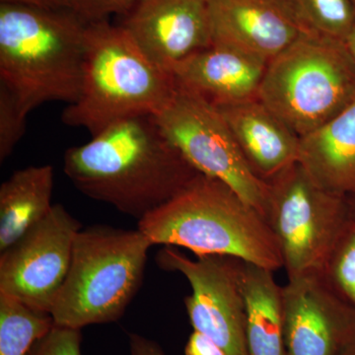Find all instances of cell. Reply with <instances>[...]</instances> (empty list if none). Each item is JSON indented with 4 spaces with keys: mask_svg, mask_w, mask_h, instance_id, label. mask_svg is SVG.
Listing matches in <instances>:
<instances>
[{
    "mask_svg": "<svg viewBox=\"0 0 355 355\" xmlns=\"http://www.w3.org/2000/svg\"><path fill=\"white\" fill-rule=\"evenodd\" d=\"M65 175L92 200L144 218L198 173L165 137L154 116L116 121L65 151Z\"/></svg>",
    "mask_w": 355,
    "mask_h": 355,
    "instance_id": "6da1fadb",
    "label": "cell"
},
{
    "mask_svg": "<svg viewBox=\"0 0 355 355\" xmlns=\"http://www.w3.org/2000/svg\"><path fill=\"white\" fill-rule=\"evenodd\" d=\"M89 21L67 10L0 4V85L26 114L80 94Z\"/></svg>",
    "mask_w": 355,
    "mask_h": 355,
    "instance_id": "7a4b0ae2",
    "label": "cell"
},
{
    "mask_svg": "<svg viewBox=\"0 0 355 355\" xmlns=\"http://www.w3.org/2000/svg\"><path fill=\"white\" fill-rule=\"evenodd\" d=\"M153 245L183 247L197 257L223 256L275 270L284 268L265 217L227 184L198 174L164 205L139 220Z\"/></svg>",
    "mask_w": 355,
    "mask_h": 355,
    "instance_id": "3957f363",
    "label": "cell"
},
{
    "mask_svg": "<svg viewBox=\"0 0 355 355\" xmlns=\"http://www.w3.org/2000/svg\"><path fill=\"white\" fill-rule=\"evenodd\" d=\"M175 91L171 74L153 64L121 26L90 22L80 94L62 120L93 137L125 119L156 116Z\"/></svg>",
    "mask_w": 355,
    "mask_h": 355,
    "instance_id": "277c9868",
    "label": "cell"
},
{
    "mask_svg": "<svg viewBox=\"0 0 355 355\" xmlns=\"http://www.w3.org/2000/svg\"><path fill=\"white\" fill-rule=\"evenodd\" d=\"M151 246L139 229H81L67 279L51 310L55 324L81 330L121 319L141 286Z\"/></svg>",
    "mask_w": 355,
    "mask_h": 355,
    "instance_id": "5b68a950",
    "label": "cell"
},
{
    "mask_svg": "<svg viewBox=\"0 0 355 355\" xmlns=\"http://www.w3.org/2000/svg\"><path fill=\"white\" fill-rule=\"evenodd\" d=\"M258 98L299 137L314 132L355 100V64L347 44L304 33L266 65Z\"/></svg>",
    "mask_w": 355,
    "mask_h": 355,
    "instance_id": "8992f818",
    "label": "cell"
},
{
    "mask_svg": "<svg viewBox=\"0 0 355 355\" xmlns=\"http://www.w3.org/2000/svg\"><path fill=\"white\" fill-rule=\"evenodd\" d=\"M266 220L287 279L322 272L350 219L347 197L326 190L299 162L268 182Z\"/></svg>",
    "mask_w": 355,
    "mask_h": 355,
    "instance_id": "52a82bcc",
    "label": "cell"
},
{
    "mask_svg": "<svg viewBox=\"0 0 355 355\" xmlns=\"http://www.w3.org/2000/svg\"><path fill=\"white\" fill-rule=\"evenodd\" d=\"M155 120L168 140L198 173L218 180L265 217L268 184L248 165L217 107L177 87Z\"/></svg>",
    "mask_w": 355,
    "mask_h": 355,
    "instance_id": "ba28073f",
    "label": "cell"
},
{
    "mask_svg": "<svg viewBox=\"0 0 355 355\" xmlns=\"http://www.w3.org/2000/svg\"><path fill=\"white\" fill-rule=\"evenodd\" d=\"M163 270L182 273L191 287L184 298L193 330L211 338L226 355H251L241 275L243 261L223 256L191 260L171 246L157 254Z\"/></svg>",
    "mask_w": 355,
    "mask_h": 355,
    "instance_id": "9c48e42d",
    "label": "cell"
},
{
    "mask_svg": "<svg viewBox=\"0 0 355 355\" xmlns=\"http://www.w3.org/2000/svg\"><path fill=\"white\" fill-rule=\"evenodd\" d=\"M81 224L62 205L0 253V293L50 313L64 286Z\"/></svg>",
    "mask_w": 355,
    "mask_h": 355,
    "instance_id": "30bf717a",
    "label": "cell"
},
{
    "mask_svg": "<svg viewBox=\"0 0 355 355\" xmlns=\"http://www.w3.org/2000/svg\"><path fill=\"white\" fill-rule=\"evenodd\" d=\"M289 355H342L355 343V308L313 272L282 286Z\"/></svg>",
    "mask_w": 355,
    "mask_h": 355,
    "instance_id": "8fae6325",
    "label": "cell"
},
{
    "mask_svg": "<svg viewBox=\"0 0 355 355\" xmlns=\"http://www.w3.org/2000/svg\"><path fill=\"white\" fill-rule=\"evenodd\" d=\"M120 26L171 76L180 62L212 44L209 0H139Z\"/></svg>",
    "mask_w": 355,
    "mask_h": 355,
    "instance_id": "7c38bea8",
    "label": "cell"
},
{
    "mask_svg": "<svg viewBox=\"0 0 355 355\" xmlns=\"http://www.w3.org/2000/svg\"><path fill=\"white\" fill-rule=\"evenodd\" d=\"M212 44L268 64L311 28L293 0H209Z\"/></svg>",
    "mask_w": 355,
    "mask_h": 355,
    "instance_id": "4fadbf2b",
    "label": "cell"
},
{
    "mask_svg": "<svg viewBox=\"0 0 355 355\" xmlns=\"http://www.w3.org/2000/svg\"><path fill=\"white\" fill-rule=\"evenodd\" d=\"M266 62L227 46L211 44L175 67V85L223 107L258 98Z\"/></svg>",
    "mask_w": 355,
    "mask_h": 355,
    "instance_id": "5bb4252c",
    "label": "cell"
},
{
    "mask_svg": "<svg viewBox=\"0 0 355 355\" xmlns=\"http://www.w3.org/2000/svg\"><path fill=\"white\" fill-rule=\"evenodd\" d=\"M218 110L248 165L263 181L298 162L300 137L259 98Z\"/></svg>",
    "mask_w": 355,
    "mask_h": 355,
    "instance_id": "9a60e30c",
    "label": "cell"
},
{
    "mask_svg": "<svg viewBox=\"0 0 355 355\" xmlns=\"http://www.w3.org/2000/svg\"><path fill=\"white\" fill-rule=\"evenodd\" d=\"M298 162L326 190L345 197L355 193V100L300 137Z\"/></svg>",
    "mask_w": 355,
    "mask_h": 355,
    "instance_id": "2e32d148",
    "label": "cell"
},
{
    "mask_svg": "<svg viewBox=\"0 0 355 355\" xmlns=\"http://www.w3.org/2000/svg\"><path fill=\"white\" fill-rule=\"evenodd\" d=\"M55 172L51 165L18 170L0 187V253L50 214Z\"/></svg>",
    "mask_w": 355,
    "mask_h": 355,
    "instance_id": "e0dca14e",
    "label": "cell"
},
{
    "mask_svg": "<svg viewBox=\"0 0 355 355\" xmlns=\"http://www.w3.org/2000/svg\"><path fill=\"white\" fill-rule=\"evenodd\" d=\"M251 355H289L284 336L282 286L272 270L243 261L241 275Z\"/></svg>",
    "mask_w": 355,
    "mask_h": 355,
    "instance_id": "ac0fdd59",
    "label": "cell"
},
{
    "mask_svg": "<svg viewBox=\"0 0 355 355\" xmlns=\"http://www.w3.org/2000/svg\"><path fill=\"white\" fill-rule=\"evenodd\" d=\"M53 326L50 313L0 293V355H28Z\"/></svg>",
    "mask_w": 355,
    "mask_h": 355,
    "instance_id": "d6986e66",
    "label": "cell"
},
{
    "mask_svg": "<svg viewBox=\"0 0 355 355\" xmlns=\"http://www.w3.org/2000/svg\"><path fill=\"white\" fill-rule=\"evenodd\" d=\"M306 24L318 33L345 41L355 24L352 0H293Z\"/></svg>",
    "mask_w": 355,
    "mask_h": 355,
    "instance_id": "ffe728a7",
    "label": "cell"
},
{
    "mask_svg": "<svg viewBox=\"0 0 355 355\" xmlns=\"http://www.w3.org/2000/svg\"><path fill=\"white\" fill-rule=\"evenodd\" d=\"M324 279L355 308V219L350 216L323 268Z\"/></svg>",
    "mask_w": 355,
    "mask_h": 355,
    "instance_id": "44dd1931",
    "label": "cell"
},
{
    "mask_svg": "<svg viewBox=\"0 0 355 355\" xmlns=\"http://www.w3.org/2000/svg\"><path fill=\"white\" fill-rule=\"evenodd\" d=\"M27 114L15 98L0 85V161H6L24 135Z\"/></svg>",
    "mask_w": 355,
    "mask_h": 355,
    "instance_id": "7402d4cb",
    "label": "cell"
},
{
    "mask_svg": "<svg viewBox=\"0 0 355 355\" xmlns=\"http://www.w3.org/2000/svg\"><path fill=\"white\" fill-rule=\"evenodd\" d=\"M80 329L55 326L33 345L28 355H83Z\"/></svg>",
    "mask_w": 355,
    "mask_h": 355,
    "instance_id": "603a6c76",
    "label": "cell"
},
{
    "mask_svg": "<svg viewBox=\"0 0 355 355\" xmlns=\"http://www.w3.org/2000/svg\"><path fill=\"white\" fill-rule=\"evenodd\" d=\"M139 0H78L80 15L89 22L107 20L112 14L125 16Z\"/></svg>",
    "mask_w": 355,
    "mask_h": 355,
    "instance_id": "cb8c5ba5",
    "label": "cell"
},
{
    "mask_svg": "<svg viewBox=\"0 0 355 355\" xmlns=\"http://www.w3.org/2000/svg\"><path fill=\"white\" fill-rule=\"evenodd\" d=\"M184 355H226L211 338L193 330L184 347Z\"/></svg>",
    "mask_w": 355,
    "mask_h": 355,
    "instance_id": "d4e9b609",
    "label": "cell"
},
{
    "mask_svg": "<svg viewBox=\"0 0 355 355\" xmlns=\"http://www.w3.org/2000/svg\"><path fill=\"white\" fill-rule=\"evenodd\" d=\"M1 2L25 4L49 10L72 11L80 15L78 0H1Z\"/></svg>",
    "mask_w": 355,
    "mask_h": 355,
    "instance_id": "484cf974",
    "label": "cell"
},
{
    "mask_svg": "<svg viewBox=\"0 0 355 355\" xmlns=\"http://www.w3.org/2000/svg\"><path fill=\"white\" fill-rule=\"evenodd\" d=\"M130 355H165L157 343L137 334H130Z\"/></svg>",
    "mask_w": 355,
    "mask_h": 355,
    "instance_id": "4316f807",
    "label": "cell"
},
{
    "mask_svg": "<svg viewBox=\"0 0 355 355\" xmlns=\"http://www.w3.org/2000/svg\"><path fill=\"white\" fill-rule=\"evenodd\" d=\"M345 44H347V48H349L350 55H352V58H354L355 64V24L349 37L345 40Z\"/></svg>",
    "mask_w": 355,
    "mask_h": 355,
    "instance_id": "83f0119b",
    "label": "cell"
},
{
    "mask_svg": "<svg viewBox=\"0 0 355 355\" xmlns=\"http://www.w3.org/2000/svg\"><path fill=\"white\" fill-rule=\"evenodd\" d=\"M347 202H349L350 216L355 219V193L347 196Z\"/></svg>",
    "mask_w": 355,
    "mask_h": 355,
    "instance_id": "f1b7e54d",
    "label": "cell"
},
{
    "mask_svg": "<svg viewBox=\"0 0 355 355\" xmlns=\"http://www.w3.org/2000/svg\"><path fill=\"white\" fill-rule=\"evenodd\" d=\"M342 355H355V343L354 345H352L349 349L345 350Z\"/></svg>",
    "mask_w": 355,
    "mask_h": 355,
    "instance_id": "f546056e",
    "label": "cell"
},
{
    "mask_svg": "<svg viewBox=\"0 0 355 355\" xmlns=\"http://www.w3.org/2000/svg\"><path fill=\"white\" fill-rule=\"evenodd\" d=\"M352 3H354V6H355V0H352Z\"/></svg>",
    "mask_w": 355,
    "mask_h": 355,
    "instance_id": "4dcf8cb0",
    "label": "cell"
}]
</instances>
